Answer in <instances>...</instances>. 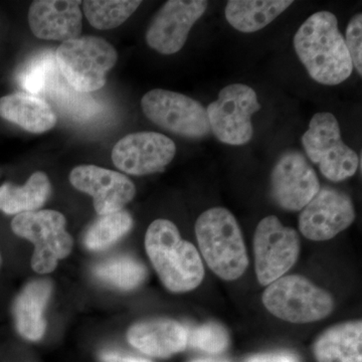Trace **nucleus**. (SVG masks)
<instances>
[{"instance_id": "6e6552de", "label": "nucleus", "mask_w": 362, "mask_h": 362, "mask_svg": "<svg viewBox=\"0 0 362 362\" xmlns=\"http://www.w3.org/2000/svg\"><path fill=\"white\" fill-rule=\"evenodd\" d=\"M252 247L257 279L262 286H269L296 264L301 240L294 228L283 226L277 216H268L257 226Z\"/></svg>"}, {"instance_id": "f8f14e48", "label": "nucleus", "mask_w": 362, "mask_h": 362, "mask_svg": "<svg viewBox=\"0 0 362 362\" xmlns=\"http://www.w3.org/2000/svg\"><path fill=\"white\" fill-rule=\"evenodd\" d=\"M356 216V209L349 195L334 188L324 187L302 209L300 233L314 242L329 240L349 228Z\"/></svg>"}, {"instance_id": "f3484780", "label": "nucleus", "mask_w": 362, "mask_h": 362, "mask_svg": "<svg viewBox=\"0 0 362 362\" xmlns=\"http://www.w3.org/2000/svg\"><path fill=\"white\" fill-rule=\"evenodd\" d=\"M127 340L146 356L168 358L187 349V330L171 319H152L131 326Z\"/></svg>"}, {"instance_id": "4468645a", "label": "nucleus", "mask_w": 362, "mask_h": 362, "mask_svg": "<svg viewBox=\"0 0 362 362\" xmlns=\"http://www.w3.org/2000/svg\"><path fill=\"white\" fill-rule=\"evenodd\" d=\"M204 0H169L147 28V45L161 54H176L185 47L192 26L206 13Z\"/></svg>"}, {"instance_id": "f257e3e1", "label": "nucleus", "mask_w": 362, "mask_h": 362, "mask_svg": "<svg viewBox=\"0 0 362 362\" xmlns=\"http://www.w3.org/2000/svg\"><path fill=\"white\" fill-rule=\"evenodd\" d=\"M293 42L298 58L317 83L339 85L351 76L349 49L337 16L330 11L312 14L295 33Z\"/></svg>"}, {"instance_id": "20e7f679", "label": "nucleus", "mask_w": 362, "mask_h": 362, "mask_svg": "<svg viewBox=\"0 0 362 362\" xmlns=\"http://www.w3.org/2000/svg\"><path fill=\"white\" fill-rule=\"evenodd\" d=\"M262 302L272 315L295 324L322 320L335 307L329 292L301 275L283 276L267 286Z\"/></svg>"}, {"instance_id": "c85d7f7f", "label": "nucleus", "mask_w": 362, "mask_h": 362, "mask_svg": "<svg viewBox=\"0 0 362 362\" xmlns=\"http://www.w3.org/2000/svg\"><path fill=\"white\" fill-rule=\"evenodd\" d=\"M250 362H295V361L291 356H285V354H274V356L257 357Z\"/></svg>"}, {"instance_id": "cd10ccee", "label": "nucleus", "mask_w": 362, "mask_h": 362, "mask_svg": "<svg viewBox=\"0 0 362 362\" xmlns=\"http://www.w3.org/2000/svg\"><path fill=\"white\" fill-rule=\"evenodd\" d=\"M102 359L105 362H152L149 359L143 358V357L128 356V354L115 351L104 352L102 354Z\"/></svg>"}, {"instance_id": "b1692460", "label": "nucleus", "mask_w": 362, "mask_h": 362, "mask_svg": "<svg viewBox=\"0 0 362 362\" xmlns=\"http://www.w3.org/2000/svg\"><path fill=\"white\" fill-rule=\"evenodd\" d=\"M83 9L90 25L97 30H112L125 23L142 4L133 0H86Z\"/></svg>"}, {"instance_id": "9d476101", "label": "nucleus", "mask_w": 362, "mask_h": 362, "mask_svg": "<svg viewBox=\"0 0 362 362\" xmlns=\"http://www.w3.org/2000/svg\"><path fill=\"white\" fill-rule=\"evenodd\" d=\"M141 107L151 122L173 134L199 139L211 133L206 109L187 95L152 90L143 96Z\"/></svg>"}, {"instance_id": "4be33fe9", "label": "nucleus", "mask_w": 362, "mask_h": 362, "mask_svg": "<svg viewBox=\"0 0 362 362\" xmlns=\"http://www.w3.org/2000/svg\"><path fill=\"white\" fill-rule=\"evenodd\" d=\"M52 185L44 173H33L23 187L6 182L0 187V211L20 214L35 211L51 194Z\"/></svg>"}, {"instance_id": "39448f33", "label": "nucleus", "mask_w": 362, "mask_h": 362, "mask_svg": "<svg viewBox=\"0 0 362 362\" xmlns=\"http://www.w3.org/2000/svg\"><path fill=\"white\" fill-rule=\"evenodd\" d=\"M117 59L116 49L110 42L92 35L62 42L56 52L59 71L69 85L80 93L102 89Z\"/></svg>"}, {"instance_id": "ddd939ff", "label": "nucleus", "mask_w": 362, "mask_h": 362, "mask_svg": "<svg viewBox=\"0 0 362 362\" xmlns=\"http://www.w3.org/2000/svg\"><path fill=\"white\" fill-rule=\"evenodd\" d=\"M175 143L156 132H136L119 140L112 150V161L122 173L135 176L163 170L175 158Z\"/></svg>"}, {"instance_id": "a878e982", "label": "nucleus", "mask_w": 362, "mask_h": 362, "mask_svg": "<svg viewBox=\"0 0 362 362\" xmlns=\"http://www.w3.org/2000/svg\"><path fill=\"white\" fill-rule=\"evenodd\" d=\"M187 345L207 354H221L230 346V334L221 324L206 322L187 331Z\"/></svg>"}, {"instance_id": "1a4fd4ad", "label": "nucleus", "mask_w": 362, "mask_h": 362, "mask_svg": "<svg viewBox=\"0 0 362 362\" xmlns=\"http://www.w3.org/2000/svg\"><path fill=\"white\" fill-rule=\"evenodd\" d=\"M261 110L257 93L249 86L232 84L221 90L218 99L207 106L211 131L225 144L240 146L251 141L252 116Z\"/></svg>"}, {"instance_id": "c756f323", "label": "nucleus", "mask_w": 362, "mask_h": 362, "mask_svg": "<svg viewBox=\"0 0 362 362\" xmlns=\"http://www.w3.org/2000/svg\"><path fill=\"white\" fill-rule=\"evenodd\" d=\"M192 362H225V361H202V359H199V361H194Z\"/></svg>"}, {"instance_id": "7ed1b4c3", "label": "nucleus", "mask_w": 362, "mask_h": 362, "mask_svg": "<svg viewBox=\"0 0 362 362\" xmlns=\"http://www.w3.org/2000/svg\"><path fill=\"white\" fill-rule=\"evenodd\" d=\"M195 235L207 267L225 281L244 275L249 258L244 235L235 216L225 207H213L195 223Z\"/></svg>"}, {"instance_id": "2eb2a0df", "label": "nucleus", "mask_w": 362, "mask_h": 362, "mask_svg": "<svg viewBox=\"0 0 362 362\" xmlns=\"http://www.w3.org/2000/svg\"><path fill=\"white\" fill-rule=\"evenodd\" d=\"M74 187L93 197L99 216L122 211L136 194L134 183L122 173L96 165H80L71 170Z\"/></svg>"}, {"instance_id": "a211bd4d", "label": "nucleus", "mask_w": 362, "mask_h": 362, "mask_svg": "<svg viewBox=\"0 0 362 362\" xmlns=\"http://www.w3.org/2000/svg\"><path fill=\"white\" fill-rule=\"evenodd\" d=\"M312 351L316 362H362V321H345L324 330Z\"/></svg>"}, {"instance_id": "6ab92c4d", "label": "nucleus", "mask_w": 362, "mask_h": 362, "mask_svg": "<svg viewBox=\"0 0 362 362\" xmlns=\"http://www.w3.org/2000/svg\"><path fill=\"white\" fill-rule=\"evenodd\" d=\"M52 294L47 280L33 281L21 290L13 307L18 333L30 341L42 339L45 332V309Z\"/></svg>"}, {"instance_id": "423d86ee", "label": "nucleus", "mask_w": 362, "mask_h": 362, "mask_svg": "<svg viewBox=\"0 0 362 362\" xmlns=\"http://www.w3.org/2000/svg\"><path fill=\"white\" fill-rule=\"evenodd\" d=\"M63 214L56 211H30L16 214L11 230L18 237L35 245L32 268L39 274L52 273L59 259L66 258L73 249V238L66 230Z\"/></svg>"}, {"instance_id": "0eeeda50", "label": "nucleus", "mask_w": 362, "mask_h": 362, "mask_svg": "<svg viewBox=\"0 0 362 362\" xmlns=\"http://www.w3.org/2000/svg\"><path fill=\"white\" fill-rule=\"evenodd\" d=\"M306 156L318 164L324 177L340 182L356 175L359 165L356 152L343 142L340 126L333 114L321 112L312 117L302 136Z\"/></svg>"}, {"instance_id": "7c9ffc66", "label": "nucleus", "mask_w": 362, "mask_h": 362, "mask_svg": "<svg viewBox=\"0 0 362 362\" xmlns=\"http://www.w3.org/2000/svg\"><path fill=\"white\" fill-rule=\"evenodd\" d=\"M0 265H1V255H0Z\"/></svg>"}, {"instance_id": "aec40b11", "label": "nucleus", "mask_w": 362, "mask_h": 362, "mask_svg": "<svg viewBox=\"0 0 362 362\" xmlns=\"http://www.w3.org/2000/svg\"><path fill=\"white\" fill-rule=\"evenodd\" d=\"M0 117L35 134L52 129L56 113L45 100L28 93H13L0 98Z\"/></svg>"}, {"instance_id": "dca6fc26", "label": "nucleus", "mask_w": 362, "mask_h": 362, "mask_svg": "<svg viewBox=\"0 0 362 362\" xmlns=\"http://www.w3.org/2000/svg\"><path fill=\"white\" fill-rule=\"evenodd\" d=\"M80 0H37L28 11V23L40 40L64 42L80 37L83 13Z\"/></svg>"}, {"instance_id": "412c9836", "label": "nucleus", "mask_w": 362, "mask_h": 362, "mask_svg": "<svg viewBox=\"0 0 362 362\" xmlns=\"http://www.w3.org/2000/svg\"><path fill=\"white\" fill-rule=\"evenodd\" d=\"M292 4V0H230L226 6V18L240 33H256Z\"/></svg>"}, {"instance_id": "393cba45", "label": "nucleus", "mask_w": 362, "mask_h": 362, "mask_svg": "<svg viewBox=\"0 0 362 362\" xmlns=\"http://www.w3.org/2000/svg\"><path fill=\"white\" fill-rule=\"evenodd\" d=\"M133 226V218L126 211L100 216L85 235V245L90 251H102L118 242Z\"/></svg>"}, {"instance_id": "f03ea898", "label": "nucleus", "mask_w": 362, "mask_h": 362, "mask_svg": "<svg viewBox=\"0 0 362 362\" xmlns=\"http://www.w3.org/2000/svg\"><path fill=\"white\" fill-rule=\"evenodd\" d=\"M145 250L166 289L187 293L197 289L204 279L201 254L181 238L177 226L168 220L154 221L145 235Z\"/></svg>"}, {"instance_id": "9b49d317", "label": "nucleus", "mask_w": 362, "mask_h": 362, "mask_svg": "<svg viewBox=\"0 0 362 362\" xmlns=\"http://www.w3.org/2000/svg\"><path fill=\"white\" fill-rule=\"evenodd\" d=\"M320 182L306 157L297 150L282 154L270 178L272 199L281 209L302 211L320 190Z\"/></svg>"}, {"instance_id": "5701e85b", "label": "nucleus", "mask_w": 362, "mask_h": 362, "mask_svg": "<svg viewBox=\"0 0 362 362\" xmlns=\"http://www.w3.org/2000/svg\"><path fill=\"white\" fill-rule=\"evenodd\" d=\"M94 274L102 282L124 291L139 287L147 277L145 266L129 256L115 257L102 262L95 267Z\"/></svg>"}, {"instance_id": "bb28decb", "label": "nucleus", "mask_w": 362, "mask_h": 362, "mask_svg": "<svg viewBox=\"0 0 362 362\" xmlns=\"http://www.w3.org/2000/svg\"><path fill=\"white\" fill-rule=\"evenodd\" d=\"M345 45L349 49L352 65L359 76L362 75V14L356 13L350 20L346 28Z\"/></svg>"}]
</instances>
